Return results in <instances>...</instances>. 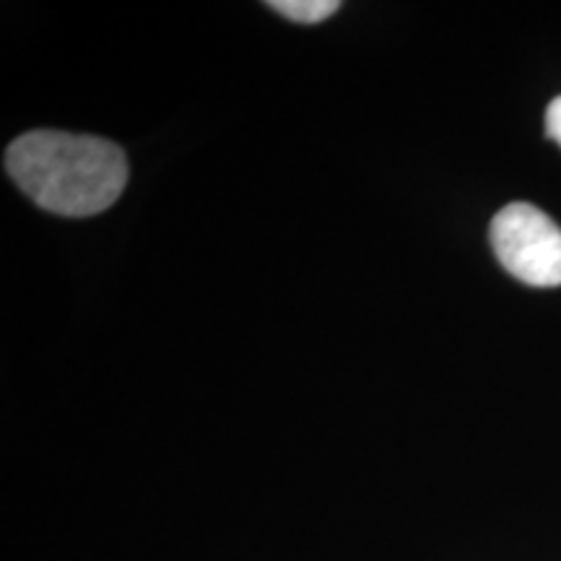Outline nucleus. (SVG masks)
I'll return each instance as SVG.
<instances>
[{"label":"nucleus","mask_w":561,"mask_h":561,"mask_svg":"<svg viewBox=\"0 0 561 561\" xmlns=\"http://www.w3.org/2000/svg\"><path fill=\"white\" fill-rule=\"evenodd\" d=\"M268 9L284 19L297 21V24H320V21L331 19L341 9V3L339 0H273Z\"/></svg>","instance_id":"nucleus-3"},{"label":"nucleus","mask_w":561,"mask_h":561,"mask_svg":"<svg viewBox=\"0 0 561 561\" xmlns=\"http://www.w3.org/2000/svg\"><path fill=\"white\" fill-rule=\"evenodd\" d=\"M491 248L512 276L538 289L561 286V229L530 203H510L491 221Z\"/></svg>","instance_id":"nucleus-2"},{"label":"nucleus","mask_w":561,"mask_h":561,"mask_svg":"<svg viewBox=\"0 0 561 561\" xmlns=\"http://www.w3.org/2000/svg\"><path fill=\"white\" fill-rule=\"evenodd\" d=\"M546 133L561 146V96H557L546 110Z\"/></svg>","instance_id":"nucleus-4"},{"label":"nucleus","mask_w":561,"mask_h":561,"mask_svg":"<svg viewBox=\"0 0 561 561\" xmlns=\"http://www.w3.org/2000/svg\"><path fill=\"white\" fill-rule=\"evenodd\" d=\"M5 170L39 208L73 219L107 210L128 182L121 146L62 130L19 136L5 151Z\"/></svg>","instance_id":"nucleus-1"}]
</instances>
